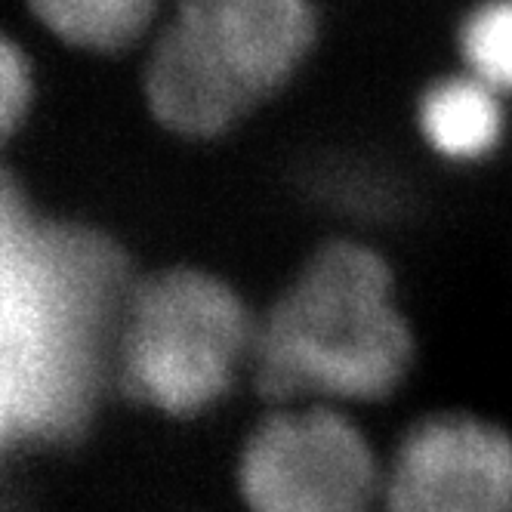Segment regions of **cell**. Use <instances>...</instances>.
<instances>
[{"label": "cell", "instance_id": "cell-1", "mask_svg": "<svg viewBox=\"0 0 512 512\" xmlns=\"http://www.w3.org/2000/svg\"><path fill=\"white\" fill-rule=\"evenodd\" d=\"M4 253V435L53 445L87 426L112 374L133 278L93 229L34 210L13 182L0 207Z\"/></svg>", "mask_w": 512, "mask_h": 512}, {"label": "cell", "instance_id": "cell-2", "mask_svg": "<svg viewBox=\"0 0 512 512\" xmlns=\"http://www.w3.org/2000/svg\"><path fill=\"white\" fill-rule=\"evenodd\" d=\"M414 324L386 256L361 238L312 250L260 312L253 386L269 405H383L408 383Z\"/></svg>", "mask_w": 512, "mask_h": 512}, {"label": "cell", "instance_id": "cell-3", "mask_svg": "<svg viewBox=\"0 0 512 512\" xmlns=\"http://www.w3.org/2000/svg\"><path fill=\"white\" fill-rule=\"evenodd\" d=\"M309 0H179L142 71L152 118L186 139L229 133L303 62Z\"/></svg>", "mask_w": 512, "mask_h": 512}, {"label": "cell", "instance_id": "cell-4", "mask_svg": "<svg viewBox=\"0 0 512 512\" xmlns=\"http://www.w3.org/2000/svg\"><path fill=\"white\" fill-rule=\"evenodd\" d=\"M256 324L241 290L204 266H164L130 284L112 377L130 401L189 423L226 405L253 374Z\"/></svg>", "mask_w": 512, "mask_h": 512}, {"label": "cell", "instance_id": "cell-5", "mask_svg": "<svg viewBox=\"0 0 512 512\" xmlns=\"http://www.w3.org/2000/svg\"><path fill=\"white\" fill-rule=\"evenodd\" d=\"M386 457L355 411L269 405L235 451L244 512H380Z\"/></svg>", "mask_w": 512, "mask_h": 512}, {"label": "cell", "instance_id": "cell-6", "mask_svg": "<svg viewBox=\"0 0 512 512\" xmlns=\"http://www.w3.org/2000/svg\"><path fill=\"white\" fill-rule=\"evenodd\" d=\"M380 512H512V429L466 408L417 417L386 454Z\"/></svg>", "mask_w": 512, "mask_h": 512}, {"label": "cell", "instance_id": "cell-7", "mask_svg": "<svg viewBox=\"0 0 512 512\" xmlns=\"http://www.w3.org/2000/svg\"><path fill=\"white\" fill-rule=\"evenodd\" d=\"M417 127L429 149L451 164H475L491 158L506 130L500 93L472 75L442 78L423 90Z\"/></svg>", "mask_w": 512, "mask_h": 512}, {"label": "cell", "instance_id": "cell-8", "mask_svg": "<svg viewBox=\"0 0 512 512\" xmlns=\"http://www.w3.org/2000/svg\"><path fill=\"white\" fill-rule=\"evenodd\" d=\"M59 41L81 50H121L149 25L158 0H28Z\"/></svg>", "mask_w": 512, "mask_h": 512}, {"label": "cell", "instance_id": "cell-9", "mask_svg": "<svg viewBox=\"0 0 512 512\" xmlns=\"http://www.w3.org/2000/svg\"><path fill=\"white\" fill-rule=\"evenodd\" d=\"M460 53L475 81L512 93V0H485L460 25Z\"/></svg>", "mask_w": 512, "mask_h": 512}, {"label": "cell", "instance_id": "cell-10", "mask_svg": "<svg viewBox=\"0 0 512 512\" xmlns=\"http://www.w3.org/2000/svg\"><path fill=\"white\" fill-rule=\"evenodd\" d=\"M31 105V68L25 53L7 38L0 44V124L13 133Z\"/></svg>", "mask_w": 512, "mask_h": 512}]
</instances>
